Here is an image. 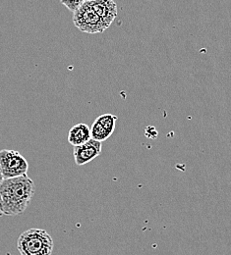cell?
Wrapping results in <instances>:
<instances>
[{
  "label": "cell",
  "mask_w": 231,
  "mask_h": 255,
  "mask_svg": "<svg viewBox=\"0 0 231 255\" xmlns=\"http://www.w3.org/2000/svg\"><path fill=\"white\" fill-rule=\"evenodd\" d=\"M29 163L27 159L16 150H0V172L3 179L16 178L27 175Z\"/></svg>",
  "instance_id": "obj_4"
},
{
  "label": "cell",
  "mask_w": 231,
  "mask_h": 255,
  "mask_svg": "<svg viewBox=\"0 0 231 255\" xmlns=\"http://www.w3.org/2000/svg\"><path fill=\"white\" fill-rule=\"evenodd\" d=\"M91 139V128L84 123L77 124L71 128L68 132V141L71 145L79 146Z\"/></svg>",
  "instance_id": "obj_7"
},
{
  "label": "cell",
  "mask_w": 231,
  "mask_h": 255,
  "mask_svg": "<svg viewBox=\"0 0 231 255\" xmlns=\"http://www.w3.org/2000/svg\"><path fill=\"white\" fill-rule=\"evenodd\" d=\"M60 2L69 11L76 12L83 5L85 0H60Z\"/></svg>",
  "instance_id": "obj_10"
},
{
  "label": "cell",
  "mask_w": 231,
  "mask_h": 255,
  "mask_svg": "<svg viewBox=\"0 0 231 255\" xmlns=\"http://www.w3.org/2000/svg\"><path fill=\"white\" fill-rule=\"evenodd\" d=\"M2 181H3V177H2V174H1V172H0V184H1Z\"/></svg>",
  "instance_id": "obj_12"
},
{
  "label": "cell",
  "mask_w": 231,
  "mask_h": 255,
  "mask_svg": "<svg viewBox=\"0 0 231 255\" xmlns=\"http://www.w3.org/2000/svg\"><path fill=\"white\" fill-rule=\"evenodd\" d=\"M73 23L81 32L91 34L101 33L108 29L106 24L86 1L76 12H74Z\"/></svg>",
  "instance_id": "obj_3"
},
{
  "label": "cell",
  "mask_w": 231,
  "mask_h": 255,
  "mask_svg": "<svg viewBox=\"0 0 231 255\" xmlns=\"http://www.w3.org/2000/svg\"><path fill=\"white\" fill-rule=\"evenodd\" d=\"M85 1H92V0H85Z\"/></svg>",
  "instance_id": "obj_13"
},
{
  "label": "cell",
  "mask_w": 231,
  "mask_h": 255,
  "mask_svg": "<svg viewBox=\"0 0 231 255\" xmlns=\"http://www.w3.org/2000/svg\"><path fill=\"white\" fill-rule=\"evenodd\" d=\"M102 149V144L100 141L95 140L91 138L89 141L86 143L75 146L73 150V155L75 163L78 166L85 165L87 163H90L91 161L96 159L99 154L101 153Z\"/></svg>",
  "instance_id": "obj_5"
},
{
  "label": "cell",
  "mask_w": 231,
  "mask_h": 255,
  "mask_svg": "<svg viewBox=\"0 0 231 255\" xmlns=\"http://www.w3.org/2000/svg\"><path fill=\"white\" fill-rule=\"evenodd\" d=\"M34 191V183L28 175L3 179L0 184V205L3 214H23L33 199Z\"/></svg>",
  "instance_id": "obj_1"
},
{
  "label": "cell",
  "mask_w": 231,
  "mask_h": 255,
  "mask_svg": "<svg viewBox=\"0 0 231 255\" xmlns=\"http://www.w3.org/2000/svg\"><path fill=\"white\" fill-rule=\"evenodd\" d=\"M2 216H4V214H3V212H2V209H1V205H0V218H1Z\"/></svg>",
  "instance_id": "obj_11"
},
{
  "label": "cell",
  "mask_w": 231,
  "mask_h": 255,
  "mask_svg": "<svg viewBox=\"0 0 231 255\" xmlns=\"http://www.w3.org/2000/svg\"><path fill=\"white\" fill-rule=\"evenodd\" d=\"M53 248V239L43 229H29L17 240V250L20 255H51Z\"/></svg>",
  "instance_id": "obj_2"
},
{
  "label": "cell",
  "mask_w": 231,
  "mask_h": 255,
  "mask_svg": "<svg viewBox=\"0 0 231 255\" xmlns=\"http://www.w3.org/2000/svg\"><path fill=\"white\" fill-rule=\"evenodd\" d=\"M86 2L109 28L117 17V4L113 0H92Z\"/></svg>",
  "instance_id": "obj_6"
},
{
  "label": "cell",
  "mask_w": 231,
  "mask_h": 255,
  "mask_svg": "<svg viewBox=\"0 0 231 255\" xmlns=\"http://www.w3.org/2000/svg\"><path fill=\"white\" fill-rule=\"evenodd\" d=\"M90 128H91V138L100 141V142L106 140L112 134V132L107 130L97 120H95V122L93 123L92 127Z\"/></svg>",
  "instance_id": "obj_8"
},
{
  "label": "cell",
  "mask_w": 231,
  "mask_h": 255,
  "mask_svg": "<svg viewBox=\"0 0 231 255\" xmlns=\"http://www.w3.org/2000/svg\"><path fill=\"white\" fill-rule=\"evenodd\" d=\"M96 120L107 130H109L110 132L113 133L114 128H115V124L117 121V116L112 115V114H103V115H100Z\"/></svg>",
  "instance_id": "obj_9"
}]
</instances>
